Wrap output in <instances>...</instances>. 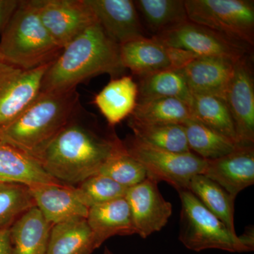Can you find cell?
<instances>
[{"label":"cell","instance_id":"6da1fadb","mask_svg":"<svg viewBox=\"0 0 254 254\" xmlns=\"http://www.w3.org/2000/svg\"><path fill=\"white\" fill-rule=\"evenodd\" d=\"M82 110L35 157L48 175L69 186L99 173L110 158L125 148L115 133L103 134L81 123Z\"/></svg>","mask_w":254,"mask_h":254},{"label":"cell","instance_id":"7a4b0ae2","mask_svg":"<svg viewBox=\"0 0 254 254\" xmlns=\"http://www.w3.org/2000/svg\"><path fill=\"white\" fill-rule=\"evenodd\" d=\"M125 69L120 46L97 23L65 47L52 63L42 80L41 92L73 89L102 74L118 78Z\"/></svg>","mask_w":254,"mask_h":254},{"label":"cell","instance_id":"3957f363","mask_svg":"<svg viewBox=\"0 0 254 254\" xmlns=\"http://www.w3.org/2000/svg\"><path fill=\"white\" fill-rule=\"evenodd\" d=\"M81 109L76 88L40 92L14 122L1 130V141L35 158Z\"/></svg>","mask_w":254,"mask_h":254},{"label":"cell","instance_id":"277c9868","mask_svg":"<svg viewBox=\"0 0 254 254\" xmlns=\"http://www.w3.org/2000/svg\"><path fill=\"white\" fill-rule=\"evenodd\" d=\"M63 50L43 26L36 0H20L1 33L0 60L33 69L53 63Z\"/></svg>","mask_w":254,"mask_h":254},{"label":"cell","instance_id":"5b68a950","mask_svg":"<svg viewBox=\"0 0 254 254\" xmlns=\"http://www.w3.org/2000/svg\"><path fill=\"white\" fill-rule=\"evenodd\" d=\"M181 200L179 240L188 250H219L231 253L254 250V230L239 236L205 208L190 190H178Z\"/></svg>","mask_w":254,"mask_h":254},{"label":"cell","instance_id":"8992f818","mask_svg":"<svg viewBox=\"0 0 254 254\" xmlns=\"http://www.w3.org/2000/svg\"><path fill=\"white\" fill-rule=\"evenodd\" d=\"M191 22L250 46L254 45V4L247 0H185Z\"/></svg>","mask_w":254,"mask_h":254},{"label":"cell","instance_id":"52a82bcc","mask_svg":"<svg viewBox=\"0 0 254 254\" xmlns=\"http://www.w3.org/2000/svg\"><path fill=\"white\" fill-rule=\"evenodd\" d=\"M132 158L143 165L148 177L165 182L178 191L188 190L191 179L202 175L206 160L192 152L175 153L152 146L131 136L123 141Z\"/></svg>","mask_w":254,"mask_h":254},{"label":"cell","instance_id":"ba28073f","mask_svg":"<svg viewBox=\"0 0 254 254\" xmlns=\"http://www.w3.org/2000/svg\"><path fill=\"white\" fill-rule=\"evenodd\" d=\"M153 37L164 46L187 50L198 57L226 58L234 62L245 57L250 47L190 20Z\"/></svg>","mask_w":254,"mask_h":254},{"label":"cell","instance_id":"9c48e42d","mask_svg":"<svg viewBox=\"0 0 254 254\" xmlns=\"http://www.w3.org/2000/svg\"><path fill=\"white\" fill-rule=\"evenodd\" d=\"M51 64L25 69L0 60V130L14 122L36 99Z\"/></svg>","mask_w":254,"mask_h":254},{"label":"cell","instance_id":"30bf717a","mask_svg":"<svg viewBox=\"0 0 254 254\" xmlns=\"http://www.w3.org/2000/svg\"><path fill=\"white\" fill-rule=\"evenodd\" d=\"M43 26L62 49L98 23L87 0H36Z\"/></svg>","mask_w":254,"mask_h":254},{"label":"cell","instance_id":"8fae6325","mask_svg":"<svg viewBox=\"0 0 254 254\" xmlns=\"http://www.w3.org/2000/svg\"><path fill=\"white\" fill-rule=\"evenodd\" d=\"M225 101L231 114L239 144L254 143V78L247 55L235 64Z\"/></svg>","mask_w":254,"mask_h":254},{"label":"cell","instance_id":"7c38bea8","mask_svg":"<svg viewBox=\"0 0 254 254\" xmlns=\"http://www.w3.org/2000/svg\"><path fill=\"white\" fill-rule=\"evenodd\" d=\"M158 185V182L147 177L141 183L128 188L125 196L136 235L143 239L160 231L173 214V205L165 199Z\"/></svg>","mask_w":254,"mask_h":254},{"label":"cell","instance_id":"4fadbf2b","mask_svg":"<svg viewBox=\"0 0 254 254\" xmlns=\"http://www.w3.org/2000/svg\"><path fill=\"white\" fill-rule=\"evenodd\" d=\"M202 175L236 198L241 191L254 184V145L239 144L225 156L206 160Z\"/></svg>","mask_w":254,"mask_h":254},{"label":"cell","instance_id":"5bb4252c","mask_svg":"<svg viewBox=\"0 0 254 254\" xmlns=\"http://www.w3.org/2000/svg\"><path fill=\"white\" fill-rule=\"evenodd\" d=\"M98 23L112 41L121 46L144 36L131 0H87Z\"/></svg>","mask_w":254,"mask_h":254},{"label":"cell","instance_id":"9a60e30c","mask_svg":"<svg viewBox=\"0 0 254 254\" xmlns=\"http://www.w3.org/2000/svg\"><path fill=\"white\" fill-rule=\"evenodd\" d=\"M28 187L35 206L52 225L88 216L89 208L78 198L74 187L52 183Z\"/></svg>","mask_w":254,"mask_h":254},{"label":"cell","instance_id":"2e32d148","mask_svg":"<svg viewBox=\"0 0 254 254\" xmlns=\"http://www.w3.org/2000/svg\"><path fill=\"white\" fill-rule=\"evenodd\" d=\"M236 63L226 58L200 57L182 72L192 95H211L224 100Z\"/></svg>","mask_w":254,"mask_h":254},{"label":"cell","instance_id":"e0dca14e","mask_svg":"<svg viewBox=\"0 0 254 254\" xmlns=\"http://www.w3.org/2000/svg\"><path fill=\"white\" fill-rule=\"evenodd\" d=\"M86 220L99 247L112 237L136 235L125 197L91 207Z\"/></svg>","mask_w":254,"mask_h":254},{"label":"cell","instance_id":"ac0fdd59","mask_svg":"<svg viewBox=\"0 0 254 254\" xmlns=\"http://www.w3.org/2000/svg\"><path fill=\"white\" fill-rule=\"evenodd\" d=\"M0 182L21 184L28 187L60 183L46 173L36 159L1 141Z\"/></svg>","mask_w":254,"mask_h":254},{"label":"cell","instance_id":"d6986e66","mask_svg":"<svg viewBox=\"0 0 254 254\" xmlns=\"http://www.w3.org/2000/svg\"><path fill=\"white\" fill-rule=\"evenodd\" d=\"M138 95V85L131 76L113 78L95 95L93 103L108 125L114 127L131 115Z\"/></svg>","mask_w":254,"mask_h":254},{"label":"cell","instance_id":"ffe728a7","mask_svg":"<svg viewBox=\"0 0 254 254\" xmlns=\"http://www.w3.org/2000/svg\"><path fill=\"white\" fill-rule=\"evenodd\" d=\"M52 227L36 206L28 209L9 227L11 254H46Z\"/></svg>","mask_w":254,"mask_h":254},{"label":"cell","instance_id":"44dd1931","mask_svg":"<svg viewBox=\"0 0 254 254\" xmlns=\"http://www.w3.org/2000/svg\"><path fill=\"white\" fill-rule=\"evenodd\" d=\"M120 55L123 67L139 78L170 68L165 46L153 37L143 36L121 45Z\"/></svg>","mask_w":254,"mask_h":254},{"label":"cell","instance_id":"7402d4cb","mask_svg":"<svg viewBox=\"0 0 254 254\" xmlns=\"http://www.w3.org/2000/svg\"><path fill=\"white\" fill-rule=\"evenodd\" d=\"M86 218L53 225L46 254H91L99 248Z\"/></svg>","mask_w":254,"mask_h":254},{"label":"cell","instance_id":"603a6c76","mask_svg":"<svg viewBox=\"0 0 254 254\" xmlns=\"http://www.w3.org/2000/svg\"><path fill=\"white\" fill-rule=\"evenodd\" d=\"M128 118L152 125H183L193 119L190 105L173 98L138 100Z\"/></svg>","mask_w":254,"mask_h":254},{"label":"cell","instance_id":"cb8c5ba5","mask_svg":"<svg viewBox=\"0 0 254 254\" xmlns=\"http://www.w3.org/2000/svg\"><path fill=\"white\" fill-rule=\"evenodd\" d=\"M188 190L199 200L210 213L221 220L230 231L236 233L235 226V197L203 175L193 177L189 185Z\"/></svg>","mask_w":254,"mask_h":254},{"label":"cell","instance_id":"d4e9b609","mask_svg":"<svg viewBox=\"0 0 254 254\" xmlns=\"http://www.w3.org/2000/svg\"><path fill=\"white\" fill-rule=\"evenodd\" d=\"M138 100L173 98L191 104L193 95L182 70L167 68L140 78Z\"/></svg>","mask_w":254,"mask_h":254},{"label":"cell","instance_id":"484cf974","mask_svg":"<svg viewBox=\"0 0 254 254\" xmlns=\"http://www.w3.org/2000/svg\"><path fill=\"white\" fill-rule=\"evenodd\" d=\"M190 151L205 160H215L232 153L239 143L210 129L197 120L183 124Z\"/></svg>","mask_w":254,"mask_h":254},{"label":"cell","instance_id":"4316f807","mask_svg":"<svg viewBox=\"0 0 254 254\" xmlns=\"http://www.w3.org/2000/svg\"><path fill=\"white\" fill-rule=\"evenodd\" d=\"M190 108L194 120L238 143L233 120L225 100L211 95H193Z\"/></svg>","mask_w":254,"mask_h":254},{"label":"cell","instance_id":"83f0119b","mask_svg":"<svg viewBox=\"0 0 254 254\" xmlns=\"http://www.w3.org/2000/svg\"><path fill=\"white\" fill-rule=\"evenodd\" d=\"M128 126L135 138L147 144L175 153L190 152L182 125H152L128 118Z\"/></svg>","mask_w":254,"mask_h":254},{"label":"cell","instance_id":"f1b7e54d","mask_svg":"<svg viewBox=\"0 0 254 254\" xmlns=\"http://www.w3.org/2000/svg\"><path fill=\"white\" fill-rule=\"evenodd\" d=\"M134 4L155 35L189 21L185 0H137Z\"/></svg>","mask_w":254,"mask_h":254},{"label":"cell","instance_id":"f546056e","mask_svg":"<svg viewBox=\"0 0 254 254\" xmlns=\"http://www.w3.org/2000/svg\"><path fill=\"white\" fill-rule=\"evenodd\" d=\"M127 190V187L100 174L88 177L74 187L78 198L88 208L124 198Z\"/></svg>","mask_w":254,"mask_h":254},{"label":"cell","instance_id":"4dcf8cb0","mask_svg":"<svg viewBox=\"0 0 254 254\" xmlns=\"http://www.w3.org/2000/svg\"><path fill=\"white\" fill-rule=\"evenodd\" d=\"M34 205L29 187L21 184L0 182V230L8 228Z\"/></svg>","mask_w":254,"mask_h":254},{"label":"cell","instance_id":"1f68e13d","mask_svg":"<svg viewBox=\"0 0 254 254\" xmlns=\"http://www.w3.org/2000/svg\"><path fill=\"white\" fill-rule=\"evenodd\" d=\"M98 174L109 177L127 188L136 186L148 177L143 165L132 158L125 148L110 158Z\"/></svg>","mask_w":254,"mask_h":254},{"label":"cell","instance_id":"d6a6232c","mask_svg":"<svg viewBox=\"0 0 254 254\" xmlns=\"http://www.w3.org/2000/svg\"><path fill=\"white\" fill-rule=\"evenodd\" d=\"M164 46L170 63V68L173 69L183 70L192 62L200 58L187 50L174 47Z\"/></svg>","mask_w":254,"mask_h":254},{"label":"cell","instance_id":"836d02e7","mask_svg":"<svg viewBox=\"0 0 254 254\" xmlns=\"http://www.w3.org/2000/svg\"><path fill=\"white\" fill-rule=\"evenodd\" d=\"M20 0H0V34L9 22Z\"/></svg>","mask_w":254,"mask_h":254},{"label":"cell","instance_id":"e575fe53","mask_svg":"<svg viewBox=\"0 0 254 254\" xmlns=\"http://www.w3.org/2000/svg\"><path fill=\"white\" fill-rule=\"evenodd\" d=\"M0 254H11L9 227L0 230Z\"/></svg>","mask_w":254,"mask_h":254},{"label":"cell","instance_id":"d590c367","mask_svg":"<svg viewBox=\"0 0 254 254\" xmlns=\"http://www.w3.org/2000/svg\"><path fill=\"white\" fill-rule=\"evenodd\" d=\"M103 254H114L113 252L108 249V247H105L104 250V252H103Z\"/></svg>","mask_w":254,"mask_h":254},{"label":"cell","instance_id":"8d00e7d4","mask_svg":"<svg viewBox=\"0 0 254 254\" xmlns=\"http://www.w3.org/2000/svg\"><path fill=\"white\" fill-rule=\"evenodd\" d=\"M0 141H1V130H0Z\"/></svg>","mask_w":254,"mask_h":254}]
</instances>
